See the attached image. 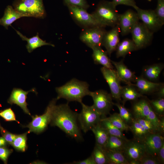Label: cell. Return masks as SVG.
Here are the masks:
<instances>
[{
    "mask_svg": "<svg viewBox=\"0 0 164 164\" xmlns=\"http://www.w3.org/2000/svg\"><path fill=\"white\" fill-rule=\"evenodd\" d=\"M147 118L151 121L159 132L163 133L161 128V120L159 118L158 116L154 111L152 108Z\"/></svg>",
    "mask_w": 164,
    "mask_h": 164,
    "instance_id": "cell-38",
    "label": "cell"
},
{
    "mask_svg": "<svg viewBox=\"0 0 164 164\" xmlns=\"http://www.w3.org/2000/svg\"><path fill=\"white\" fill-rule=\"evenodd\" d=\"M137 50L132 40L126 39L118 44L116 50L117 58L124 57L131 52Z\"/></svg>",
    "mask_w": 164,
    "mask_h": 164,
    "instance_id": "cell-26",
    "label": "cell"
},
{
    "mask_svg": "<svg viewBox=\"0 0 164 164\" xmlns=\"http://www.w3.org/2000/svg\"><path fill=\"white\" fill-rule=\"evenodd\" d=\"M1 127L0 126V128H1Z\"/></svg>",
    "mask_w": 164,
    "mask_h": 164,
    "instance_id": "cell-52",
    "label": "cell"
},
{
    "mask_svg": "<svg viewBox=\"0 0 164 164\" xmlns=\"http://www.w3.org/2000/svg\"><path fill=\"white\" fill-rule=\"evenodd\" d=\"M129 164H140V162L138 160H132L129 162Z\"/></svg>",
    "mask_w": 164,
    "mask_h": 164,
    "instance_id": "cell-50",
    "label": "cell"
},
{
    "mask_svg": "<svg viewBox=\"0 0 164 164\" xmlns=\"http://www.w3.org/2000/svg\"><path fill=\"white\" fill-rule=\"evenodd\" d=\"M28 132L21 134L16 135L11 145L16 150L25 152L27 149V135Z\"/></svg>",
    "mask_w": 164,
    "mask_h": 164,
    "instance_id": "cell-34",
    "label": "cell"
},
{
    "mask_svg": "<svg viewBox=\"0 0 164 164\" xmlns=\"http://www.w3.org/2000/svg\"><path fill=\"white\" fill-rule=\"evenodd\" d=\"M135 101L132 107L134 118H147L152 108L149 101L144 99Z\"/></svg>",
    "mask_w": 164,
    "mask_h": 164,
    "instance_id": "cell-21",
    "label": "cell"
},
{
    "mask_svg": "<svg viewBox=\"0 0 164 164\" xmlns=\"http://www.w3.org/2000/svg\"><path fill=\"white\" fill-rule=\"evenodd\" d=\"M137 11L139 19L153 33L159 30L164 25L157 16L154 10H144L137 7Z\"/></svg>",
    "mask_w": 164,
    "mask_h": 164,
    "instance_id": "cell-13",
    "label": "cell"
},
{
    "mask_svg": "<svg viewBox=\"0 0 164 164\" xmlns=\"http://www.w3.org/2000/svg\"><path fill=\"white\" fill-rule=\"evenodd\" d=\"M143 97V95L138 91L133 84H127L122 87L121 97L123 99V105L127 101H135L138 98Z\"/></svg>",
    "mask_w": 164,
    "mask_h": 164,
    "instance_id": "cell-25",
    "label": "cell"
},
{
    "mask_svg": "<svg viewBox=\"0 0 164 164\" xmlns=\"http://www.w3.org/2000/svg\"><path fill=\"white\" fill-rule=\"evenodd\" d=\"M67 6L73 5L82 8L86 10L89 7V5L86 0H63Z\"/></svg>",
    "mask_w": 164,
    "mask_h": 164,
    "instance_id": "cell-41",
    "label": "cell"
},
{
    "mask_svg": "<svg viewBox=\"0 0 164 164\" xmlns=\"http://www.w3.org/2000/svg\"><path fill=\"white\" fill-rule=\"evenodd\" d=\"M89 85L86 82L73 78L64 85L56 88L57 100L64 98L68 101H75L80 103L83 98L89 95Z\"/></svg>",
    "mask_w": 164,
    "mask_h": 164,
    "instance_id": "cell-2",
    "label": "cell"
},
{
    "mask_svg": "<svg viewBox=\"0 0 164 164\" xmlns=\"http://www.w3.org/2000/svg\"><path fill=\"white\" fill-rule=\"evenodd\" d=\"M7 143H8L3 137H0V147H5L7 145Z\"/></svg>",
    "mask_w": 164,
    "mask_h": 164,
    "instance_id": "cell-49",
    "label": "cell"
},
{
    "mask_svg": "<svg viewBox=\"0 0 164 164\" xmlns=\"http://www.w3.org/2000/svg\"><path fill=\"white\" fill-rule=\"evenodd\" d=\"M89 95L93 100L92 106L101 115V118L106 117L114 105L111 94L104 90H100L90 91Z\"/></svg>",
    "mask_w": 164,
    "mask_h": 164,
    "instance_id": "cell-6",
    "label": "cell"
},
{
    "mask_svg": "<svg viewBox=\"0 0 164 164\" xmlns=\"http://www.w3.org/2000/svg\"><path fill=\"white\" fill-rule=\"evenodd\" d=\"M122 152L128 163L139 161L146 153L143 143L135 139L126 142Z\"/></svg>",
    "mask_w": 164,
    "mask_h": 164,
    "instance_id": "cell-12",
    "label": "cell"
},
{
    "mask_svg": "<svg viewBox=\"0 0 164 164\" xmlns=\"http://www.w3.org/2000/svg\"><path fill=\"white\" fill-rule=\"evenodd\" d=\"M23 17L12 6H8L5 9L3 16L0 19V25L8 29V27L17 19Z\"/></svg>",
    "mask_w": 164,
    "mask_h": 164,
    "instance_id": "cell-23",
    "label": "cell"
},
{
    "mask_svg": "<svg viewBox=\"0 0 164 164\" xmlns=\"http://www.w3.org/2000/svg\"><path fill=\"white\" fill-rule=\"evenodd\" d=\"M15 29L22 40L27 41V44L26 45V47L29 53H31L36 48L43 46L48 45L55 46L54 45L46 42V41L41 39L39 36L38 33H37L36 36L28 38L19 31Z\"/></svg>",
    "mask_w": 164,
    "mask_h": 164,
    "instance_id": "cell-22",
    "label": "cell"
},
{
    "mask_svg": "<svg viewBox=\"0 0 164 164\" xmlns=\"http://www.w3.org/2000/svg\"><path fill=\"white\" fill-rule=\"evenodd\" d=\"M140 164H160L157 156L146 153L139 160Z\"/></svg>",
    "mask_w": 164,
    "mask_h": 164,
    "instance_id": "cell-39",
    "label": "cell"
},
{
    "mask_svg": "<svg viewBox=\"0 0 164 164\" xmlns=\"http://www.w3.org/2000/svg\"><path fill=\"white\" fill-rule=\"evenodd\" d=\"M132 40L137 50L149 45L152 40L153 32L150 30L142 22H138L131 32Z\"/></svg>",
    "mask_w": 164,
    "mask_h": 164,
    "instance_id": "cell-9",
    "label": "cell"
},
{
    "mask_svg": "<svg viewBox=\"0 0 164 164\" xmlns=\"http://www.w3.org/2000/svg\"><path fill=\"white\" fill-rule=\"evenodd\" d=\"M80 104L82 108L81 112L78 114V121L80 129L86 133L100 122L101 117L92 106L87 105L82 102Z\"/></svg>",
    "mask_w": 164,
    "mask_h": 164,
    "instance_id": "cell-7",
    "label": "cell"
},
{
    "mask_svg": "<svg viewBox=\"0 0 164 164\" xmlns=\"http://www.w3.org/2000/svg\"><path fill=\"white\" fill-rule=\"evenodd\" d=\"M128 141L109 135L107 143L104 148L108 150L122 152L126 142Z\"/></svg>",
    "mask_w": 164,
    "mask_h": 164,
    "instance_id": "cell-27",
    "label": "cell"
},
{
    "mask_svg": "<svg viewBox=\"0 0 164 164\" xmlns=\"http://www.w3.org/2000/svg\"><path fill=\"white\" fill-rule=\"evenodd\" d=\"M57 100L56 98L51 101L43 114L32 116V121L24 126L29 128V133L33 132L38 134L42 132L47 128L48 125L50 124L53 110L56 104Z\"/></svg>",
    "mask_w": 164,
    "mask_h": 164,
    "instance_id": "cell-5",
    "label": "cell"
},
{
    "mask_svg": "<svg viewBox=\"0 0 164 164\" xmlns=\"http://www.w3.org/2000/svg\"><path fill=\"white\" fill-rule=\"evenodd\" d=\"M116 7L112 2L102 1L92 14L103 27H113L118 25L120 15Z\"/></svg>",
    "mask_w": 164,
    "mask_h": 164,
    "instance_id": "cell-3",
    "label": "cell"
},
{
    "mask_svg": "<svg viewBox=\"0 0 164 164\" xmlns=\"http://www.w3.org/2000/svg\"><path fill=\"white\" fill-rule=\"evenodd\" d=\"M78 114L73 111L68 103L56 104L53 110L50 123L57 126L66 134L77 140H81L82 136L78 123Z\"/></svg>",
    "mask_w": 164,
    "mask_h": 164,
    "instance_id": "cell-1",
    "label": "cell"
},
{
    "mask_svg": "<svg viewBox=\"0 0 164 164\" xmlns=\"http://www.w3.org/2000/svg\"><path fill=\"white\" fill-rule=\"evenodd\" d=\"M96 164H108V160L104 148L95 144L91 155Z\"/></svg>",
    "mask_w": 164,
    "mask_h": 164,
    "instance_id": "cell-30",
    "label": "cell"
},
{
    "mask_svg": "<svg viewBox=\"0 0 164 164\" xmlns=\"http://www.w3.org/2000/svg\"><path fill=\"white\" fill-rule=\"evenodd\" d=\"M91 130L94 135L96 144L104 147L109 135L107 131L101 125L100 122L94 126Z\"/></svg>",
    "mask_w": 164,
    "mask_h": 164,
    "instance_id": "cell-29",
    "label": "cell"
},
{
    "mask_svg": "<svg viewBox=\"0 0 164 164\" xmlns=\"http://www.w3.org/2000/svg\"><path fill=\"white\" fill-rule=\"evenodd\" d=\"M133 84L138 91L142 94H148L157 92L164 84L153 82L147 80L142 76L137 77Z\"/></svg>",
    "mask_w": 164,
    "mask_h": 164,
    "instance_id": "cell-18",
    "label": "cell"
},
{
    "mask_svg": "<svg viewBox=\"0 0 164 164\" xmlns=\"http://www.w3.org/2000/svg\"><path fill=\"white\" fill-rule=\"evenodd\" d=\"M148 1H151V0H148Z\"/></svg>",
    "mask_w": 164,
    "mask_h": 164,
    "instance_id": "cell-51",
    "label": "cell"
},
{
    "mask_svg": "<svg viewBox=\"0 0 164 164\" xmlns=\"http://www.w3.org/2000/svg\"><path fill=\"white\" fill-rule=\"evenodd\" d=\"M13 150L5 147H0V159L4 163H6L9 156L12 152Z\"/></svg>",
    "mask_w": 164,
    "mask_h": 164,
    "instance_id": "cell-45",
    "label": "cell"
},
{
    "mask_svg": "<svg viewBox=\"0 0 164 164\" xmlns=\"http://www.w3.org/2000/svg\"><path fill=\"white\" fill-rule=\"evenodd\" d=\"M105 150L108 160V164H129L128 162L122 152Z\"/></svg>",
    "mask_w": 164,
    "mask_h": 164,
    "instance_id": "cell-32",
    "label": "cell"
},
{
    "mask_svg": "<svg viewBox=\"0 0 164 164\" xmlns=\"http://www.w3.org/2000/svg\"><path fill=\"white\" fill-rule=\"evenodd\" d=\"M0 128L3 137L8 143L11 145L16 135L12 133L1 127Z\"/></svg>",
    "mask_w": 164,
    "mask_h": 164,
    "instance_id": "cell-43",
    "label": "cell"
},
{
    "mask_svg": "<svg viewBox=\"0 0 164 164\" xmlns=\"http://www.w3.org/2000/svg\"><path fill=\"white\" fill-rule=\"evenodd\" d=\"M111 61L115 67L117 74L121 81L127 84H132V82H135L136 77L134 73L131 71L125 64L123 60L118 62Z\"/></svg>",
    "mask_w": 164,
    "mask_h": 164,
    "instance_id": "cell-19",
    "label": "cell"
},
{
    "mask_svg": "<svg viewBox=\"0 0 164 164\" xmlns=\"http://www.w3.org/2000/svg\"><path fill=\"white\" fill-rule=\"evenodd\" d=\"M152 109L156 114L160 117H163L164 113V99L158 98L149 101Z\"/></svg>",
    "mask_w": 164,
    "mask_h": 164,
    "instance_id": "cell-36",
    "label": "cell"
},
{
    "mask_svg": "<svg viewBox=\"0 0 164 164\" xmlns=\"http://www.w3.org/2000/svg\"><path fill=\"white\" fill-rule=\"evenodd\" d=\"M160 164L164 163V142L163 143L156 156Z\"/></svg>",
    "mask_w": 164,
    "mask_h": 164,
    "instance_id": "cell-47",
    "label": "cell"
},
{
    "mask_svg": "<svg viewBox=\"0 0 164 164\" xmlns=\"http://www.w3.org/2000/svg\"><path fill=\"white\" fill-rule=\"evenodd\" d=\"M101 70L103 77L108 83L112 98L119 102L121 100V94L122 87L121 81L116 71L113 69L102 67Z\"/></svg>",
    "mask_w": 164,
    "mask_h": 164,
    "instance_id": "cell-11",
    "label": "cell"
},
{
    "mask_svg": "<svg viewBox=\"0 0 164 164\" xmlns=\"http://www.w3.org/2000/svg\"><path fill=\"white\" fill-rule=\"evenodd\" d=\"M104 118L122 132L130 130L129 126L123 120L119 113H114L108 117Z\"/></svg>",
    "mask_w": 164,
    "mask_h": 164,
    "instance_id": "cell-33",
    "label": "cell"
},
{
    "mask_svg": "<svg viewBox=\"0 0 164 164\" xmlns=\"http://www.w3.org/2000/svg\"><path fill=\"white\" fill-rule=\"evenodd\" d=\"M0 116L6 121H15L19 123V121L16 120L15 113L10 108L0 112Z\"/></svg>",
    "mask_w": 164,
    "mask_h": 164,
    "instance_id": "cell-40",
    "label": "cell"
},
{
    "mask_svg": "<svg viewBox=\"0 0 164 164\" xmlns=\"http://www.w3.org/2000/svg\"><path fill=\"white\" fill-rule=\"evenodd\" d=\"M35 89L33 88L28 91H26L19 88H14L12 91L8 102L11 104H16L19 106L26 114L31 115L27 107L26 102L27 95L30 92H36Z\"/></svg>",
    "mask_w": 164,
    "mask_h": 164,
    "instance_id": "cell-17",
    "label": "cell"
},
{
    "mask_svg": "<svg viewBox=\"0 0 164 164\" xmlns=\"http://www.w3.org/2000/svg\"><path fill=\"white\" fill-rule=\"evenodd\" d=\"M139 20L137 12L132 10H128L120 14L118 25L121 35L125 36L131 33L135 26L139 22Z\"/></svg>",
    "mask_w": 164,
    "mask_h": 164,
    "instance_id": "cell-14",
    "label": "cell"
},
{
    "mask_svg": "<svg viewBox=\"0 0 164 164\" xmlns=\"http://www.w3.org/2000/svg\"><path fill=\"white\" fill-rule=\"evenodd\" d=\"M104 27L95 26L84 29L81 33L80 39L89 47L102 46L103 36L106 32Z\"/></svg>",
    "mask_w": 164,
    "mask_h": 164,
    "instance_id": "cell-10",
    "label": "cell"
},
{
    "mask_svg": "<svg viewBox=\"0 0 164 164\" xmlns=\"http://www.w3.org/2000/svg\"><path fill=\"white\" fill-rule=\"evenodd\" d=\"M73 164H96L92 157L91 155L87 159L82 161H74Z\"/></svg>",
    "mask_w": 164,
    "mask_h": 164,
    "instance_id": "cell-46",
    "label": "cell"
},
{
    "mask_svg": "<svg viewBox=\"0 0 164 164\" xmlns=\"http://www.w3.org/2000/svg\"><path fill=\"white\" fill-rule=\"evenodd\" d=\"M129 126L130 130L133 135L134 139L140 142H142L149 135L151 134L134 118Z\"/></svg>",
    "mask_w": 164,
    "mask_h": 164,
    "instance_id": "cell-28",
    "label": "cell"
},
{
    "mask_svg": "<svg viewBox=\"0 0 164 164\" xmlns=\"http://www.w3.org/2000/svg\"><path fill=\"white\" fill-rule=\"evenodd\" d=\"M164 68L162 63H155L146 66L143 70V76L145 79L154 82L158 80Z\"/></svg>",
    "mask_w": 164,
    "mask_h": 164,
    "instance_id": "cell-24",
    "label": "cell"
},
{
    "mask_svg": "<svg viewBox=\"0 0 164 164\" xmlns=\"http://www.w3.org/2000/svg\"><path fill=\"white\" fill-rule=\"evenodd\" d=\"M159 97L164 98V86L162 85L156 92Z\"/></svg>",
    "mask_w": 164,
    "mask_h": 164,
    "instance_id": "cell-48",
    "label": "cell"
},
{
    "mask_svg": "<svg viewBox=\"0 0 164 164\" xmlns=\"http://www.w3.org/2000/svg\"><path fill=\"white\" fill-rule=\"evenodd\" d=\"M67 6L73 19L84 29L95 26L103 27L92 13H88L87 10L75 5Z\"/></svg>",
    "mask_w": 164,
    "mask_h": 164,
    "instance_id": "cell-8",
    "label": "cell"
},
{
    "mask_svg": "<svg viewBox=\"0 0 164 164\" xmlns=\"http://www.w3.org/2000/svg\"><path fill=\"white\" fill-rule=\"evenodd\" d=\"M157 16L164 24V0H158L157 6L154 10Z\"/></svg>",
    "mask_w": 164,
    "mask_h": 164,
    "instance_id": "cell-42",
    "label": "cell"
},
{
    "mask_svg": "<svg viewBox=\"0 0 164 164\" xmlns=\"http://www.w3.org/2000/svg\"><path fill=\"white\" fill-rule=\"evenodd\" d=\"M13 5L23 17L43 19L46 15L43 0H15Z\"/></svg>",
    "mask_w": 164,
    "mask_h": 164,
    "instance_id": "cell-4",
    "label": "cell"
},
{
    "mask_svg": "<svg viewBox=\"0 0 164 164\" xmlns=\"http://www.w3.org/2000/svg\"><path fill=\"white\" fill-rule=\"evenodd\" d=\"M91 49L93 50L92 56L95 64H101L104 67L113 69L111 60L108 57L106 51L104 50L100 46H94Z\"/></svg>",
    "mask_w": 164,
    "mask_h": 164,
    "instance_id": "cell-20",
    "label": "cell"
},
{
    "mask_svg": "<svg viewBox=\"0 0 164 164\" xmlns=\"http://www.w3.org/2000/svg\"><path fill=\"white\" fill-rule=\"evenodd\" d=\"M120 32L118 25H117L110 30L105 32L102 39V46H104L106 50L108 55L110 56L112 53L116 50V47L120 42L119 37Z\"/></svg>",
    "mask_w": 164,
    "mask_h": 164,
    "instance_id": "cell-15",
    "label": "cell"
},
{
    "mask_svg": "<svg viewBox=\"0 0 164 164\" xmlns=\"http://www.w3.org/2000/svg\"><path fill=\"white\" fill-rule=\"evenodd\" d=\"M113 105L116 106L118 108L119 114L123 120L129 126L132 123L134 118L131 112L124 106L119 103H114Z\"/></svg>",
    "mask_w": 164,
    "mask_h": 164,
    "instance_id": "cell-35",
    "label": "cell"
},
{
    "mask_svg": "<svg viewBox=\"0 0 164 164\" xmlns=\"http://www.w3.org/2000/svg\"><path fill=\"white\" fill-rule=\"evenodd\" d=\"M100 124L110 135L117 136L127 141L128 140L124 135L122 131L104 118H101Z\"/></svg>",
    "mask_w": 164,
    "mask_h": 164,
    "instance_id": "cell-31",
    "label": "cell"
},
{
    "mask_svg": "<svg viewBox=\"0 0 164 164\" xmlns=\"http://www.w3.org/2000/svg\"><path fill=\"white\" fill-rule=\"evenodd\" d=\"M161 134L160 132L150 134L142 142L147 153L157 156L164 142V138Z\"/></svg>",
    "mask_w": 164,
    "mask_h": 164,
    "instance_id": "cell-16",
    "label": "cell"
},
{
    "mask_svg": "<svg viewBox=\"0 0 164 164\" xmlns=\"http://www.w3.org/2000/svg\"><path fill=\"white\" fill-rule=\"evenodd\" d=\"M112 2L115 6L119 5H123L132 6L135 9L138 7L135 0H113Z\"/></svg>",
    "mask_w": 164,
    "mask_h": 164,
    "instance_id": "cell-44",
    "label": "cell"
},
{
    "mask_svg": "<svg viewBox=\"0 0 164 164\" xmlns=\"http://www.w3.org/2000/svg\"><path fill=\"white\" fill-rule=\"evenodd\" d=\"M146 130L151 133L159 132L151 121L145 118H134Z\"/></svg>",
    "mask_w": 164,
    "mask_h": 164,
    "instance_id": "cell-37",
    "label": "cell"
}]
</instances>
